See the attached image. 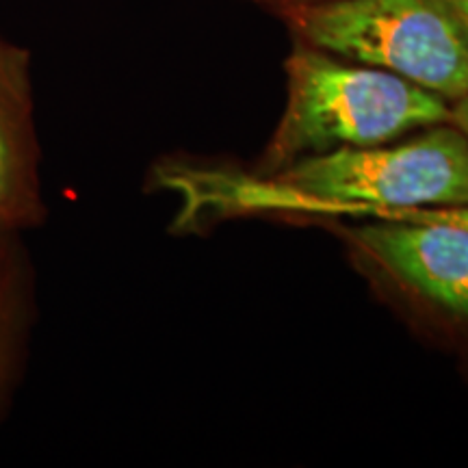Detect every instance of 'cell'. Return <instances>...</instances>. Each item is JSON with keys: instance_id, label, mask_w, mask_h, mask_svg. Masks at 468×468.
<instances>
[{"instance_id": "obj_8", "label": "cell", "mask_w": 468, "mask_h": 468, "mask_svg": "<svg viewBox=\"0 0 468 468\" xmlns=\"http://www.w3.org/2000/svg\"><path fill=\"white\" fill-rule=\"evenodd\" d=\"M447 5L453 9V14L460 17L462 25L468 28V0H447Z\"/></svg>"}, {"instance_id": "obj_2", "label": "cell", "mask_w": 468, "mask_h": 468, "mask_svg": "<svg viewBox=\"0 0 468 468\" xmlns=\"http://www.w3.org/2000/svg\"><path fill=\"white\" fill-rule=\"evenodd\" d=\"M297 42L401 76L447 102L468 93V28L447 0L284 5Z\"/></svg>"}, {"instance_id": "obj_4", "label": "cell", "mask_w": 468, "mask_h": 468, "mask_svg": "<svg viewBox=\"0 0 468 468\" xmlns=\"http://www.w3.org/2000/svg\"><path fill=\"white\" fill-rule=\"evenodd\" d=\"M42 163L31 50L0 31V232L46 224Z\"/></svg>"}, {"instance_id": "obj_5", "label": "cell", "mask_w": 468, "mask_h": 468, "mask_svg": "<svg viewBox=\"0 0 468 468\" xmlns=\"http://www.w3.org/2000/svg\"><path fill=\"white\" fill-rule=\"evenodd\" d=\"M37 319V269L25 234L0 232V427L25 384Z\"/></svg>"}, {"instance_id": "obj_3", "label": "cell", "mask_w": 468, "mask_h": 468, "mask_svg": "<svg viewBox=\"0 0 468 468\" xmlns=\"http://www.w3.org/2000/svg\"><path fill=\"white\" fill-rule=\"evenodd\" d=\"M356 250L423 303L468 321V230L438 221L376 219L349 230Z\"/></svg>"}, {"instance_id": "obj_6", "label": "cell", "mask_w": 468, "mask_h": 468, "mask_svg": "<svg viewBox=\"0 0 468 468\" xmlns=\"http://www.w3.org/2000/svg\"><path fill=\"white\" fill-rule=\"evenodd\" d=\"M367 218L399 221H438V224H453L468 230V204L466 207L441 208H371Z\"/></svg>"}, {"instance_id": "obj_9", "label": "cell", "mask_w": 468, "mask_h": 468, "mask_svg": "<svg viewBox=\"0 0 468 468\" xmlns=\"http://www.w3.org/2000/svg\"><path fill=\"white\" fill-rule=\"evenodd\" d=\"M278 3H282V5H291V3H306V0H278Z\"/></svg>"}, {"instance_id": "obj_1", "label": "cell", "mask_w": 468, "mask_h": 468, "mask_svg": "<svg viewBox=\"0 0 468 468\" xmlns=\"http://www.w3.org/2000/svg\"><path fill=\"white\" fill-rule=\"evenodd\" d=\"M286 98L256 174L271 176L306 156L388 144L452 122V102L386 69L297 42L286 58Z\"/></svg>"}, {"instance_id": "obj_7", "label": "cell", "mask_w": 468, "mask_h": 468, "mask_svg": "<svg viewBox=\"0 0 468 468\" xmlns=\"http://www.w3.org/2000/svg\"><path fill=\"white\" fill-rule=\"evenodd\" d=\"M452 122L468 137V93L452 102Z\"/></svg>"}]
</instances>
